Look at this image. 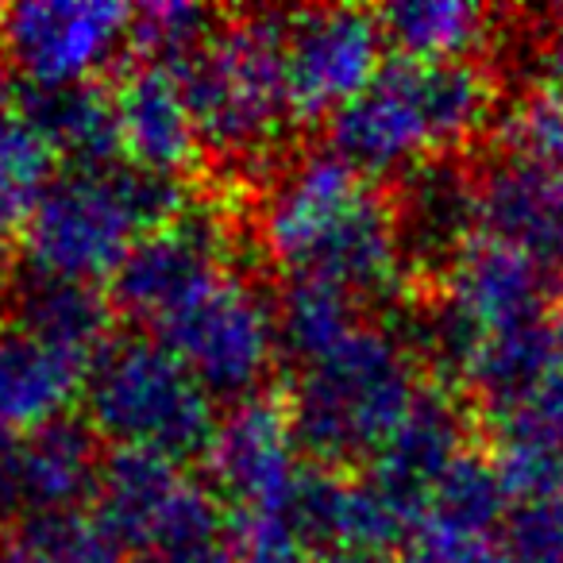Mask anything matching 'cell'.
<instances>
[{
  "label": "cell",
  "mask_w": 563,
  "mask_h": 563,
  "mask_svg": "<svg viewBox=\"0 0 563 563\" xmlns=\"http://www.w3.org/2000/svg\"><path fill=\"white\" fill-rule=\"evenodd\" d=\"M117 128H120V158L128 166L163 178H178L201 155L194 112H189L186 89L178 70L158 63H132L117 81Z\"/></svg>",
  "instance_id": "obj_14"
},
{
  "label": "cell",
  "mask_w": 563,
  "mask_h": 563,
  "mask_svg": "<svg viewBox=\"0 0 563 563\" xmlns=\"http://www.w3.org/2000/svg\"><path fill=\"white\" fill-rule=\"evenodd\" d=\"M555 371L560 367H555L548 324H537V329L506 332V336L486 340L463 363L460 378L478 398V406L486 409V417H494L501 409L517 406L521 398H529L532 390H540Z\"/></svg>",
  "instance_id": "obj_24"
},
{
  "label": "cell",
  "mask_w": 563,
  "mask_h": 563,
  "mask_svg": "<svg viewBox=\"0 0 563 563\" xmlns=\"http://www.w3.org/2000/svg\"><path fill=\"white\" fill-rule=\"evenodd\" d=\"M101 448L86 421H55L20 440V486L27 514H78L101 483Z\"/></svg>",
  "instance_id": "obj_20"
},
{
  "label": "cell",
  "mask_w": 563,
  "mask_h": 563,
  "mask_svg": "<svg viewBox=\"0 0 563 563\" xmlns=\"http://www.w3.org/2000/svg\"><path fill=\"white\" fill-rule=\"evenodd\" d=\"M135 563H243V560L232 552V548L212 540V544H197V548H170V552L135 555Z\"/></svg>",
  "instance_id": "obj_33"
},
{
  "label": "cell",
  "mask_w": 563,
  "mask_h": 563,
  "mask_svg": "<svg viewBox=\"0 0 563 563\" xmlns=\"http://www.w3.org/2000/svg\"><path fill=\"white\" fill-rule=\"evenodd\" d=\"M109 321L112 298H101L97 286H78V282L32 278L16 306V324L86 363H93L97 352L112 340Z\"/></svg>",
  "instance_id": "obj_23"
},
{
  "label": "cell",
  "mask_w": 563,
  "mask_h": 563,
  "mask_svg": "<svg viewBox=\"0 0 563 563\" xmlns=\"http://www.w3.org/2000/svg\"><path fill=\"white\" fill-rule=\"evenodd\" d=\"M212 32H217V12L201 4L163 0L132 12V47L140 51L143 63L170 66V70L186 63Z\"/></svg>",
  "instance_id": "obj_29"
},
{
  "label": "cell",
  "mask_w": 563,
  "mask_h": 563,
  "mask_svg": "<svg viewBox=\"0 0 563 563\" xmlns=\"http://www.w3.org/2000/svg\"><path fill=\"white\" fill-rule=\"evenodd\" d=\"M463 452H467V424H463L460 406L448 401L444 394L424 390L406 421L398 424V432L371 460L367 483L406 517L413 532L432 490Z\"/></svg>",
  "instance_id": "obj_15"
},
{
  "label": "cell",
  "mask_w": 563,
  "mask_h": 563,
  "mask_svg": "<svg viewBox=\"0 0 563 563\" xmlns=\"http://www.w3.org/2000/svg\"><path fill=\"white\" fill-rule=\"evenodd\" d=\"M178 70L197 135L220 155H251L290 117L286 97V16L251 12L217 32Z\"/></svg>",
  "instance_id": "obj_6"
},
{
  "label": "cell",
  "mask_w": 563,
  "mask_h": 563,
  "mask_svg": "<svg viewBox=\"0 0 563 563\" xmlns=\"http://www.w3.org/2000/svg\"><path fill=\"white\" fill-rule=\"evenodd\" d=\"M548 340H552L555 367H560V375H563V294L555 298L552 313H548Z\"/></svg>",
  "instance_id": "obj_35"
},
{
  "label": "cell",
  "mask_w": 563,
  "mask_h": 563,
  "mask_svg": "<svg viewBox=\"0 0 563 563\" xmlns=\"http://www.w3.org/2000/svg\"><path fill=\"white\" fill-rule=\"evenodd\" d=\"M401 251L444 271L478 228V189L463 166L448 158L401 174V197L394 205Z\"/></svg>",
  "instance_id": "obj_19"
},
{
  "label": "cell",
  "mask_w": 563,
  "mask_h": 563,
  "mask_svg": "<svg viewBox=\"0 0 563 563\" xmlns=\"http://www.w3.org/2000/svg\"><path fill=\"white\" fill-rule=\"evenodd\" d=\"M555 20H560V27L552 32L544 55H540V74H544V89L563 97V16L560 12H555Z\"/></svg>",
  "instance_id": "obj_34"
},
{
  "label": "cell",
  "mask_w": 563,
  "mask_h": 563,
  "mask_svg": "<svg viewBox=\"0 0 563 563\" xmlns=\"http://www.w3.org/2000/svg\"><path fill=\"white\" fill-rule=\"evenodd\" d=\"M421 394L409 347L360 324L321 360L301 363L286 406L306 460L344 471L375 460Z\"/></svg>",
  "instance_id": "obj_4"
},
{
  "label": "cell",
  "mask_w": 563,
  "mask_h": 563,
  "mask_svg": "<svg viewBox=\"0 0 563 563\" xmlns=\"http://www.w3.org/2000/svg\"><path fill=\"white\" fill-rule=\"evenodd\" d=\"M490 463L521 506L563 501V375L490 417Z\"/></svg>",
  "instance_id": "obj_17"
},
{
  "label": "cell",
  "mask_w": 563,
  "mask_h": 563,
  "mask_svg": "<svg viewBox=\"0 0 563 563\" xmlns=\"http://www.w3.org/2000/svg\"><path fill=\"white\" fill-rule=\"evenodd\" d=\"M506 486L494 471L490 455L467 452L455 460V467L440 478L424 506L417 525H444V529H467V532H498L506 521ZM413 525V529H417Z\"/></svg>",
  "instance_id": "obj_28"
},
{
  "label": "cell",
  "mask_w": 563,
  "mask_h": 563,
  "mask_svg": "<svg viewBox=\"0 0 563 563\" xmlns=\"http://www.w3.org/2000/svg\"><path fill=\"white\" fill-rule=\"evenodd\" d=\"M386 43L406 58L467 63L494 35V16L471 0H401L378 12Z\"/></svg>",
  "instance_id": "obj_22"
},
{
  "label": "cell",
  "mask_w": 563,
  "mask_h": 563,
  "mask_svg": "<svg viewBox=\"0 0 563 563\" xmlns=\"http://www.w3.org/2000/svg\"><path fill=\"white\" fill-rule=\"evenodd\" d=\"M93 521L120 552L151 555L220 540L224 501L186 463L155 452H117L104 460L93 494Z\"/></svg>",
  "instance_id": "obj_8"
},
{
  "label": "cell",
  "mask_w": 563,
  "mask_h": 563,
  "mask_svg": "<svg viewBox=\"0 0 563 563\" xmlns=\"http://www.w3.org/2000/svg\"><path fill=\"white\" fill-rule=\"evenodd\" d=\"M494 78L467 63L394 55L352 104L329 120V143L367 178L409 174L467 143L490 120Z\"/></svg>",
  "instance_id": "obj_2"
},
{
  "label": "cell",
  "mask_w": 563,
  "mask_h": 563,
  "mask_svg": "<svg viewBox=\"0 0 563 563\" xmlns=\"http://www.w3.org/2000/svg\"><path fill=\"white\" fill-rule=\"evenodd\" d=\"M20 109L35 120L58 158L70 166L120 163V128L112 93L97 81L70 89H32Z\"/></svg>",
  "instance_id": "obj_21"
},
{
  "label": "cell",
  "mask_w": 563,
  "mask_h": 563,
  "mask_svg": "<svg viewBox=\"0 0 563 563\" xmlns=\"http://www.w3.org/2000/svg\"><path fill=\"white\" fill-rule=\"evenodd\" d=\"M12 66L9 58H4V51H0V112H4V101H9V86H12Z\"/></svg>",
  "instance_id": "obj_37"
},
{
  "label": "cell",
  "mask_w": 563,
  "mask_h": 563,
  "mask_svg": "<svg viewBox=\"0 0 563 563\" xmlns=\"http://www.w3.org/2000/svg\"><path fill=\"white\" fill-rule=\"evenodd\" d=\"M212 401H247L266 383L278 355V309L240 274H224L155 332Z\"/></svg>",
  "instance_id": "obj_9"
},
{
  "label": "cell",
  "mask_w": 563,
  "mask_h": 563,
  "mask_svg": "<svg viewBox=\"0 0 563 563\" xmlns=\"http://www.w3.org/2000/svg\"><path fill=\"white\" fill-rule=\"evenodd\" d=\"M63 158L24 109L0 112V235L24 232Z\"/></svg>",
  "instance_id": "obj_25"
},
{
  "label": "cell",
  "mask_w": 563,
  "mask_h": 563,
  "mask_svg": "<svg viewBox=\"0 0 563 563\" xmlns=\"http://www.w3.org/2000/svg\"><path fill=\"white\" fill-rule=\"evenodd\" d=\"M398 563H517L501 532H467L444 525H417L401 544Z\"/></svg>",
  "instance_id": "obj_31"
},
{
  "label": "cell",
  "mask_w": 563,
  "mask_h": 563,
  "mask_svg": "<svg viewBox=\"0 0 563 563\" xmlns=\"http://www.w3.org/2000/svg\"><path fill=\"white\" fill-rule=\"evenodd\" d=\"M186 209V181L178 178L128 163L63 166L20 232V247L32 278L97 286L117 278L143 235Z\"/></svg>",
  "instance_id": "obj_3"
},
{
  "label": "cell",
  "mask_w": 563,
  "mask_h": 563,
  "mask_svg": "<svg viewBox=\"0 0 563 563\" xmlns=\"http://www.w3.org/2000/svg\"><path fill=\"white\" fill-rule=\"evenodd\" d=\"M132 12L112 0H32L0 9V51L32 89L89 86L132 43Z\"/></svg>",
  "instance_id": "obj_10"
},
{
  "label": "cell",
  "mask_w": 563,
  "mask_h": 563,
  "mask_svg": "<svg viewBox=\"0 0 563 563\" xmlns=\"http://www.w3.org/2000/svg\"><path fill=\"white\" fill-rule=\"evenodd\" d=\"M501 155L563 166V97L552 89L525 97L501 124Z\"/></svg>",
  "instance_id": "obj_30"
},
{
  "label": "cell",
  "mask_w": 563,
  "mask_h": 563,
  "mask_svg": "<svg viewBox=\"0 0 563 563\" xmlns=\"http://www.w3.org/2000/svg\"><path fill=\"white\" fill-rule=\"evenodd\" d=\"M0 563H124V552L86 514H27L0 540Z\"/></svg>",
  "instance_id": "obj_27"
},
{
  "label": "cell",
  "mask_w": 563,
  "mask_h": 563,
  "mask_svg": "<svg viewBox=\"0 0 563 563\" xmlns=\"http://www.w3.org/2000/svg\"><path fill=\"white\" fill-rule=\"evenodd\" d=\"M363 321V309L355 298L321 286V282L294 278L278 301V340L290 352V360L313 363L336 344H344Z\"/></svg>",
  "instance_id": "obj_26"
},
{
  "label": "cell",
  "mask_w": 563,
  "mask_h": 563,
  "mask_svg": "<svg viewBox=\"0 0 563 563\" xmlns=\"http://www.w3.org/2000/svg\"><path fill=\"white\" fill-rule=\"evenodd\" d=\"M263 240L290 282H321L360 306L390 298L406 263L394 205L332 147L301 155L274 181Z\"/></svg>",
  "instance_id": "obj_1"
},
{
  "label": "cell",
  "mask_w": 563,
  "mask_h": 563,
  "mask_svg": "<svg viewBox=\"0 0 563 563\" xmlns=\"http://www.w3.org/2000/svg\"><path fill=\"white\" fill-rule=\"evenodd\" d=\"M555 298H560L555 266L494 235H475L440 271L429 344L437 360L460 375L463 363L486 340L548 324Z\"/></svg>",
  "instance_id": "obj_7"
},
{
  "label": "cell",
  "mask_w": 563,
  "mask_h": 563,
  "mask_svg": "<svg viewBox=\"0 0 563 563\" xmlns=\"http://www.w3.org/2000/svg\"><path fill=\"white\" fill-rule=\"evenodd\" d=\"M20 440L16 432L0 429V532H9L24 514V486H20Z\"/></svg>",
  "instance_id": "obj_32"
},
{
  "label": "cell",
  "mask_w": 563,
  "mask_h": 563,
  "mask_svg": "<svg viewBox=\"0 0 563 563\" xmlns=\"http://www.w3.org/2000/svg\"><path fill=\"white\" fill-rule=\"evenodd\" d=\"M89 363L47 344L24 324L0 329V429L27 437L63 421L70 401L86 390Z\"/></svg>",
  "instance_id": "obj_18"
},
{
  "label": "cell",
  "mask_w": 563,
  "mask_h": 563,
  "mask_svg": "<svg viewBox=\"0 0 563 563\" xmlns=\"http://www.w3.org/2000/svg\"><path fill=\"white\" fill-rule=\"evenodd\" d=\"M205 463H209V486L224 506H232V521H240V517L274 514L290 498L309 460L294 432L290 406L255 394L247 401H235L217 421Z\"/></svg>",
  "instance_id": "obj_13"
},
{
  "label": "cell",
  "mask_w": 563,
  "mask_h": 563,
  "mask_svg": "<svg viewBox=\"0 0 563 563\" xmlns=\"http://www.w3.org/2000/svg\"><path fill=\"white\" fill-rule=\"evenodd\" d=\"M228 266V232L217 212L186 209L147 232L112 278V309L155 332L166 317L217 286Z\"/></svg>",
  "instance_id": "obj_12"
},
{
  "label": "cell",
  "mask_w": 563,
  "mask_h": 563,
  "mask_svg": "<svg viewBox=\"0 0 563 563\" xmlns=\"http://www.w3.org/2000/svg\"><path fill=\"white\" fill-rule=\"evenodd\" d=\"M251 563H352V560H344V555H321V552H282Z\"/></svg>",
  "instance_id": "obj_36"
},
{
  "label": "cell",
  "mask_w": 563,
  "mask_h": 563,
  "mask_svg": "<svg viewBox=\"0 0 563 563\" xmlns=\"http://www.w3.org/2000/svg\"><path fill=\"white\" fill-rule=\"evenodd\" d=\"M86 424L128 452L194 460L209 452L217 409L186 363L151 332L112 336L86 375Z\"/></svg>",
  "instance_id": "obj_5"
},
{
  "label": "cell",
  "mask_w": 563,
  "mask_h": 563,
  "mask_svg": "<svg viewBox=\"0 0 563 563\" xmlns=\"http://www.w3.org/2000/svg\"><path fill=\"white\" fill-rule=\"evenodd\" d=\"M478 228L501 243L529 251L532 258L563 263V166L498 155L475 178Z\"/></svg>",
  "instance_id": "obj_16"
},
{
  "label": "cell",
  "mask_w": 563,
  "mask_h": 563,
  "mask_svg": "<svg viewBox=\"0 0 563 563\" xmlns=\"http://www.w3.org/2000/svg\"><path fill=\"white\" fill-rule=\"evenodd\" d=\"M386 32L367 9H306L286 16V97L306 124L332 120L386 66Z\"/></svg>",
  "instance_id": "obj_11"
}]
</instances>
